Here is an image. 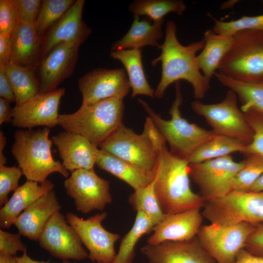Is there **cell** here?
<instances>
[{
  "instance_id": "cell-40",
  "label": "cell",
  "mask_w": 263,
  "mask_h": 263,
  "mask_svg": "<svg viewBox=\"0 0 263 263\" xmlns=\"http://www.w3.org/2000/svg\"><path fill=\"white\" fill-rule=\"evenodd\" d=\"M17 23L14 0H0V33L12 36Z\"/></svg>"
},
{
  "instance_id": "cell-52",
  "label": "cell",
  "mask_w": 263,
  "mask_h": 263,
  "mask_svg": "<svg viewBox=\"0 0 263 263\" xmlns=\"http://www.w3.org/2000/svg\"><path fill=\"white\" fill-rule=\"evenodd\" d=\"M261 82H263V81H261Z\"/></svg>"
},
{
  "instance_id": "cell-12",
  "label": "cell",
  "mask_w": 263,
  "mask_h": 263,
  "mask_svg": "<svg viewBox=\"0 0 263 263\" xmlns=\"http://www.w3.org/2000/svg\"><path fill=\"white\" fill-rule=\"evenodd\" d=\"M107 213L102 212L87 219L72 212L66 215L68 223L78 234L82 244L89 251V258L96 263H113L116 254L114 244L120 238L117 233L110 232L102 225Z\"/></svg>"
},
{
  "instance_id": "cell-48",
  "label": "cell",
  "mask_w": 263,
  "mask_h": 263,
  "mask_svg": "<svg viewBox=\"0 0 263 263\" xmlns=\"http://www.w3.org/2000/svg\"><path fill=\"white\" fill-rule=\"evenodd\" d=\"M17 263H55L44 261H38L32 259L27 254V250H25L22 255L17 257ZM62 263H77V262L70 263L67 260L64 261Z\"/></svg>"
},
{
  "instance_id": "cell-26",
  "label": "cell",
  "mask_w": 263,
  "mask_h": 263,
  "mask_svg": "<svg viewBox=\"0 0 263 263\" xmlns=\"http://www.w3.org/2000/svg\"><path fill=\"white\" fill-rule=\"evenodd\" d=\"M40 43L34 24L18 22L12 36L10 62L33 68L40 56Z\"/></svg>"
},
{
  "instance_id": "cell-9",
  "label": "cell",
  "mask_w": 263,
  "mask_h": 263,
  "mask_svg": "<svg viewBox=\"0 0 263 263\" xmlns=\"http://www.w3.org/2000/svg\"><path fill=\"white\" fill-rule=\"evenodd\" d=\"M194 113L203 116L217 134L238 140L246 146L253 137V132L244 113L237 105V96L229 90L224 99L215 104H205L199 100L191 103Z\"/></svg>"
},
{
  "instance_id": "cell-27",
  "label": "cell",
  "mask_w": 263,
  "mask_h": 263,
  "mask_svg": "<svg viewBox=\"0 0 263 263\" xmlns=\"http://www.w3.org/2000/svg\"><path fill=\"white\" fill-rule=\"evenodd\" d=\"M110 56L120 61L124 66L131 88L132 97L144 95L154 98V90L146 78L142 61V49L111 51Z\"/></svg>"
},
{
  "instance_id": "cell-7",
  "label": "cell",
  "mask_w": 263,
  "mask_h": 263,
  "mask_svg": "<svg viewBox=\"0 0 263 263\" xmlns=\"http://www.w3.org/2000/svg\"><path fill=\"white\" fill-rule=\"evenodd\" d=\"M217 70L240 81H263V31L244 30L234 34L232 45Z\"/></svg>"
},
{
  "instance_id": "cell-24",
  "label": "cell",
  "mask_w": 263,
  "mask_h": 263,
  "mask_svg": "<svg viewBox=\"0 0 263 263\" xmlns=\"http://www.w3.org/2000/svg\"><path fill=\"white\" fill-rule=\"evenodd\" d=\"M95 164L99 169L125 182L134 190L150 184L156 172L147 170L100 149Z\"/></svg>"
},
{
  "instance_id": "cell-8",
  "label": "cell",
  "mask_w": 263,
  "mask_h": 263,
  "mask_svg": "<svg viewBox=\"0 0 263 263\" xmlns=\"http://www.w3.org/2000/svg\"><path fill=\"white\" fill-rule=\"evenodd\" d=\"M202 214L211 223L231 225L263 223V191L232 190L226 195L206 202Z\"/></svg>"
},
{
  "instance_id": "cell-49",
  "label": "cell",
  "mask_w": 263,
  "mask_h": 263,
  "mask_svg": "<svg viewBox=\"0 0 263 263\" xmlns=\"http://www.w3.org/2000/svg\"><path fill=\"white\" fill-rule=\"evenodd\" d=\"M6 144V138L2 131H0V166L4 165L6 163V158L3 155V149Z\"/></svg>"
},
{
  "instance_id": "cell-42",
  "label": "cell",
  "mask_w": 263,
  "mask_h": 263,
  "mask_svg": "<svg viewBox=\"0 0 263 263\" xmlns=\"http://www.w3.org/2000/svg\"><path fill=\"white\" fill-rule=\"evenodd\" d=\"M19 233H11L0 230V253L17 256L19 251L24 252L26 247L21 241Z\"/></svg>"
},
{
  "instance_id": "cell-34",
  "label": "cell",
  "mask_w": 263,
  "mask_h": 263,
  "mask_svg": "<svg viewBox=\"0 0 263 263\" xmlns=\"http://www.w3.org/2000/svg\"><path fill=\"white\" fill-rule=\"evenodd\" d=\"M74 0H43L34 24L38 37L41 40L72 6Z\"/></svg>"
},
{
  "instance_id": "cell-35",
  "label": "cell",
  "mask_w": 263,
  "mask_h": 263,
  "mask_svg": "<svg viewBox=\"0 0 263 263\" xmlns=\"http://www.w3.org/2000/svg\"><path fill=\"white\" fill-rule=\"evenodd\" d=\"M133 209L146 215L156 225L164 218L154 190V179L148 186L135 190L129 197Z\"/></svg>"
},
{
  "instance_id": "cell-23",
  "label": "cell",
  "mask_w": 263,
  "mask_h": 263,
  "mask_svg": "<svg viewBox=\"0 0 263 263\" xmlns=\"http://www.w3.org/2000/svg\"><path fill=\"white\" fill-rule=\"evenodd\" d=\"M53 183L47 179L42 183L27 180L19 186L0 209V226L11 227L18 217L41 196L54 189Z\"/></svg>"
},
{
  "instance_id": "cell-22",
  "label": "cell",
  "mask_w": 263,
  "mask_h": 263,
  "mask_svg": "<svg viewBox=\"0 0 263 263\" xmlns=\"http://www.w3.org/2000/svg\"><path fill=\"white\" fill-rule=\"evenodd\" d=\"M60 209L61 206L53 189L26 208L18 217L14 225L21 235L38 241L48 220Z\"/></svg>"
},
{
  "instance_id": "cell-28",
  "label": "cell",
  "mask_w": 263,
  "mask_h": 263,
  "mask_svg": "<svg viewBox=\"0 0 263 263\" xmlns=\"http://www.w3.org/2000/svg\"><path fill=\"white\" fill-rule=\"evenodd\" d=\"M205 46L197 56L200 70L209 81L233 42V36L217 34L212 29L206 30L203 38Z\"/></svg>"
},
{
  "instance_id": "cell-37",
  "label": "cell",
  "mask_w": 263,
  "mask_h": 263,
  "mask_svg": "<svg viewBox=\"0 0 263 263\" xmlns=\"http://www.w3.org/2000/svg\"><path fill=\"white\" fill-rule=\"evenodd\" d=\"M210 16L214 23L212 30L217 34L233 36L237 32L244 30L263 31V14L255 16H244L236 20L228 21L217 19L211 15Z\"/></svg>"
},
{
  "instance_id": "cell-39",
  "label": "cell",
  "mask_w": 263,
  "mask_h": 263,
  "mask_svg": "<svg viewBox=\"0 0 263 263\" xmlns=\"http://www.w3.org/2000/svg\"><path fill=\"white\" fill-rule=\"evenodd\" d=\"M23 175L19 166H0V206L2 207L8 201V195L19 187V181Z\"/></svg>"
},
{
  "instance_id": "cell-25",
  "label": "cell",
  "mask_w": 263,
  "mask_h": 263,
  "mask_svg": "<svg viewBox=\"0 0 263 263\" xmlns=\"http://www.w3.org/2000/svg\"><path fill=\"white\" fill-rule=\"evenodd\" d=\"M131 26L126 34L111 46V51L123 49H141L150 46L160 49L158 40L164 36L162 25L164 20L153 21L148 19L140 20L139 16L133 15Z\"/></svg>"
},
{
  "instance_id": "cell-2",
  "label": "cell",
  "mask_w": 263,
  "mask_h": 263,
  "mask_svg": "<svg viewBox=\"0 0 263 263\" xmlns=\"http://www.w3.org/2000/svg\"><path fill=\"white\" fill-rule=\"evenodd\" d=\"M158 130L156 143L159 156L154 178V190L165 215L203 207L205 201L192 190L188 160L172 154Z\"/></svg>"
},
{
  "instance_id": "cell-4",
  "label": "cell",
  "mask_w": 263,
  "mask_h": 263,
  "mask_svg": "<svg viewBox=\"0 0 263 263\" xmlns=\"http://www.w3.org/2000/svg\"><path fill=\"white\" fill-rule=\"evenodd\" d=\"M175 97L169 112L171 116L169 120L162 118L145 101L138 99V102L168 143L169 151L175 156L188 160L216 133L212 130H207L194 123H190L182 116L180 108L183 104V97L180 81L175 82Z\"/></svg>"
},
{
  "instance_id": "cell-45",
  "label": "cell",
  "mask_w": 263,
  "mask_h": 263,
  "mask_svg": "<svg viewBox=\"0 0 263 263\" xmlns=\"http://www.w3.org/2000/svg\"><path fill=\"white\" fill-rule=\"evenodd\" d=\"M11 44L12 36L0 33V65L10 62Z\"/></svg>"
},
{
  "instance_id": "cell-19",
  "label": "cell",
  "mask_w": 263,
  "mask_h": 263,
  "mask_svg": "<svg viewBox=\"0 0 263 263\" xmlns=\"http://www.w3.org/2000/svg\"><path fill=\"white\" fill-rule=\"evenodd\" d=\"M84 0H76L61 19L41 40L40 56L43 58L57 45L74 42L81 45L92 33L82 20Z\"/></svg>"
},
{
  "instance_id": "cell-32",
  "label": "cell",
  "mask_w": 263,
  "mask_h": 263,
  "mask_svg": "<svg viewBox=\"0 0 263 263\" xmlns=\"http://www.w3.org/2000/svg\"><path fill=\"white\" fill-rule=\"evenodd\" d=\"M186 9L182 0H135L129 6L133 15L145 16L153 21L164 20L165 16L170 12L182 15Z\"/></svg>"
},
{
  "instance_id": "cell-41",
  "label": "cell",
  "mask_w": 263,
  "mask_h": 263,
  "mask_svg": "<svg viewBox=\"0 0 263 263\" xmlns=\"http://www.w3.org/2000/svg\"><path fill=\"white\" fill-rule=\"evenodd\" d=\"M16 6L18 22L34 24L42 0H14Z\"/></svg>"
},
{
  "instance_id": "cell-29",
  "label": "cell",
  "mask_w": 263,
  "mask_h": 263,
  "mask_svg": "<svg viewBox=\"0 0 263 263\" xmlns=\"http://www.w3.org/2000/svg\"><path fill=\"white\" fill-rule=\"evenodd\" d=\"M4 69L12 87L16 105H19L39 93V83L33 68L13 62L4 65Z\"/></svg>"
},
{
  "instance_id": "cell-17",
  "label": "cell",
  "mask_w": 263,
  "mask_h": 263,
  "mask_svg": "<svg viewBox=\"0 0 263 263\" xmlns=\"http://www.w3.org/2000/svg\"><path fill=\"white\" fill-rule=\"evenodd\" d=\"M80 46L74 42L61 43L42 58L39 71V93L56 90L60 82L71 76L78 58Z\"/></svg>"
},
{
  "instance_id": "cell-18",
  "label": "cell",
  "mask_w": 263,
  "mask_h": 263,
  "mask_svg": "<svg viewBox=\"0 0 263 263\" xmlns=\"http://www.w3.org/2000/svg\"><path fill=\"white\" fill-rule=\"evenodd\" d=\"M141 251L149 263H217L203 247L197 236L183 241L147 244Z\"/></svg>"
},
{
  "instance_id": "cell-5",
  "label": "cell",
  "mask_w": 263,
  "mask_h": 263,
  "mask_svg": "<svg viewBox=\"0 0 263 263\" xmlns=\"http://www.w3.org/2000/svg\"><path fill=\"white\" fill-rule=\"evenodd\" d=\"M123 99L111 98L81 105L70 114H59L58 125L65 131L80 134L97 147L122 123Z\"/></svg>"
},
{
  "instance_id": "cell-44",
  "label": "cell",
  "mask_w": 263,
  "mask_h": 263,
  "mask_svg": "<svg viewBox=\"0 0 263 263\" xmlns=\"http://www.w3.org/2000/svg\"><path fill=\"white\" fill-rule=\"evenodd\" d=\"M0 96L11 102H16L15 95L4 69L0 65Z\"/></svg>"
},
{
  "instance_id": "cell-31",
  "label": "cell",
  "mask_w": 263,
  "mask_h": 263,
  "mask_svg": "<svg viewBox=\"0 0 263 263\" xmlns=\"http://www.w3.org/2000/svg\"><path fill=\"white\" fill-rule=\"evenodd\" d=\"M246 145L230 137L216 134L202 145L188 160L189 164L205 161L230 155L234 152L243 153Z\"/></svg>"
},
{
  "instance_id": "cell-43",
  "label": "cell",
  "mask_w": 263,
  "mask_h": 263,
  "mask_svg": "<svg viewBox=\"0 0 263 263\" xmlns=\"http://www.w3.org/2000/svg\"><path fill=\"white\" fill-rule=\"evenodd\" d=\"M244 248L253 255L263 257V223L256 225Z\"/></svg>"
},
{
  "instance_id": "cell-46",
  "label": "cell",
  "mask_w": 263,
  "mask_h": 263,
  "mask_svg": "<svg viewBox=\"0 0 263 263\" xmlns=\"http://www.w3.org/2000/svg\"><path fill=\"white\" fill-rule=\"evenodd\" d=\"M11 103L5 99L0 98V125L12 121L13 109L10 106Z\"/></svg>"
},
{
  "instance_id": "cell-51",
  "label": "cell",
  "mask_w": 263,
  "mask_h": 263,
  "mask_svg": "<svg viewBox=\"0 0 263 263\" xmlns=\"http://www.w3.org/2000/svg\"><path fill=\"white\" fill-rule=\"evenodd\" d=\"M17 257L0 253V263H17Z\"/></svg>"
},
{
  "instance_id": "cell-10",
  "label": "cell",
  "mask_w": 263,
  "mask_h": 263,
  "mask_svg": "<svg viewBox=\"0 0 263 263\" xmlns=\"http://www.w3.org/2000/svg\"><path fill=\"white\" fill-rule=\"evenodd\" d=\"M256 225L247 222L231 225L210 223L201 225L196 236L217 263H233Z\"/></svg>"
},
{
  "instance_id": "cell-33",
  "label": "cell",
  "mask_w": 263,
  "mask_h": 263,
  "mask_svg": "<svg viewBox=\"0 0 263 263\" xmlns=\"http://www.w3.org/2000/svg\"><path fill=\"white\" fill-rule=\"evenodd\" d=\"M155 226L143 212L138 211L134 224L122 239L113 263H132L135 257V246L144 234L152 231Z\"/></svg>"
},
{
  "instance_id": "cell-47",
  "label": "cell",
  "mask_w": 263,
  "mask_h": 263,
  "mask_svg": "<svg viewBox=\"0 0 263 263\" xmlns=\"http://www.w3.org/2000/svg\"><path fill=\"white\" fill-rule=\"evenodd\" d=\"M233 263H263V257L253 255L243 248L238 253Z\"/></svg>"
},
{
  "instance_id": "cell-50",
  "label": "cell",
  "mask_w": 263,
  "mask_h": 263,
  "mask_svg": "<svg viewBox=\"0 0 263 263\" xmlns=\"http://www.w3.org/2000/svg\"><path fill=\"white\" fill-rule=\"evenodd\" d=\"M249 191L255 192L263 191V174L253 185Z\"/></svg>"
},
{
  "instance_id": "cell-6",
  "label": "cell",
  "mask_w": 263,
  "mask_h": 263,
  "mask_svg": "<svg viewBox=\"0 0 263 263\" xmlns=\"http://www.w3.org/2000/svg\"><path fill=\"white\" fill-rule=\"evenodd\" d=\"M157 132L153 121L148 116L141 134L136 133L122 123L99 147L147 170L156 172L159 156L156 143Z\"/></svg>"
},
{
  "instance_id": "cell-36",
  "label": "cell",
  "mask_w": 263,
  "mask_h": 263,
  "mask_svg": "<svg viewBox=\"0 0 263 263\" xmlns=\"http://www.w3.org/2000/svg\"><path fill=\"white\" fill-rule=\"evenodd\" d=\"M243 168L233 178L232 190L248 191L253 185L263 174V158L246 157Z\"/></svg>"
},
{
  "instance_id": "cell-38",
  "label": "cell",
  "mask_w": 263,
  "mask_h": 263,
  "mask_svg": "<svg viewBox=\"0 0 263 263\" xmlns=\"http://www.w3.org/2000/svg\"><path fill=\"white\" fill-rule=\"evenodd\" d=\"M245 118L253 132L251 142L246 146L243 153L246 157L263 158V113L254 109L244 113Z\"/></svg>"
},
{
  "instance_id": "cell-14",
  "label": "cell",
  "mask_w": 263,
  "mask_h": 263,
  "mask_svg": "<svg viewBox=\"0 0 263 263\" xmlns=\"http://www.w3.org/2000/svg\"><path fill=\"white\" fill-rule=\"evenodd\" d=\"M38 242L52 256L64 261H82L89 257L76 231L60 211L48 220Z\"/></svg>"
},
{
  "instance_id": "cell-15",
  "label": "cell",
  "mask_w": 263,
  "mask_h": 263,
  "mask_svg": "<svg viewBox=\"0 0 263 263\" xmlns=\"http://www.w3.org/2000/svg\"><path fill=\"white\" fill-rule=\"evenodd\" d=\"M78 87L82 105L111 98L124 99L131 88L126 71L122 68L94 69L79 79Z\"/></svg>"
},
{
  "instance_id": "cell-1",
  "label": "cell",
  "mask_w": 263,
  "mask_h": 263,
  "mask_svg": "<svg viewBox=\"0 0 263 263\" xmlns=\"http://www.w3.org/2000/svg\"><path fill=\"white\" fill-rule=\"evenodd\" d=\"M176 30L175 23L168 20L164 41L160 48L161 54L151 62L153 66L160 62L162 66L161 79L155 90L154 96L162 98L169 85L184 80L191 85L196 100L202 99L210 88V81L200 70L196 56L197 53L203 49L205 41L202 39L184 46L177 38Z\"/></svg>"
},
{
  "instance_id": "cell-16",
  "label": "cell",
  "mask_w": 263,
  "mask_h": 263,
  "mask_svg": "<svg viewBox=\"0 0 263 263\" xmlns=\"http://www.w3.org/2000/svg\"><path fill=\"white\" fill-rule=\"evenodd\" d=\"M65 89L56 90L38 94L24 103L13 108V126L21 128L32 129L36 126L48 128L58 125V107Z\"/></svg>"
},
{
  "instance_id": "cell-30",
  "label": "cell",
  "mask_w": 263,
  "mask_h": 263,
  "mask_svg": "<svg viewBox=\"0 0 263 263\" xmlns=\"http://www.w3.org/2000/svg\"><path fill=\"white\" fill-rule=\"evenodd\" d=\"M214 75L221 84L236 94L242 103L241 110L243 113L254 109L263 113V82L240 81L218 72Z\"/></svg>"
},
{
  "instance_id": "cell-11",
  "label": "cell",
  "mask_w": 263,
  "mask_h": 263,
  "mask_svg": "<svg viewBox=\"0 0 263 263\" xmlns=\"http://www.w3.org/2000/svg\"><path fill=\"white\" fill-rule=\"evenodd\" d=\"M244 160L236 162L230 155L198 163L189 164V175L206 202L224 197L232 190L233 178Z\"/></svg>"
},
{
  "instance_id": "cell-20",
  "label": "cell",
  "mask_w": 263,
  "mask_h": 263,
  "mask_svg": "<svg viewBox=\"0 0 263 263\" xmlns=\"http://www.w3.org/2000/svg\"><path fill=\"white\" fill-rule=\"evenodd\" d=\"M51 139L67 170L71 172L79 169H94L99 149L86 138L64 131Z\"/></svg>"
},
{
  "instance_id": "cell-21",
  "label": "cell",
  "mask_w": 263,
  "mask_h": 263,
  "mask_svg": "<svg viewBox=\"0 0 263 263\" xmlns=\"http://www.w3.org/2000/svg\"><path fill=\"white\" fill-rule=\"evenodd\" d=\"M200 208L165 215L153 228L147 244H157L166 241H183L197 236L203 221Z\"/></svg>"
},
{
  "instance_id": "cell-13",
  "label": "cell",
  "mask_w": 263,
  "mask_h": 263,
  "mask_svg": "<svg viewBox=\"0 0 263 263\" xmlns=\"http://www.w3.org/2000/svg\"><path fill=\"white\" fill-rule=\"evenodd\" d=\"M64 187L67 195L74 200L77 210L83 214L103 211L112 201L109 181L98 176L94 169L71 172Z\"/></svg>"
},
{
  "instance_id": "cell-3",
  "label": "cell",
  "mask_w": 263,
  "mask_h": 263,
  "mask_svg": "<svg viewBox=\"0 0 263 263\" xmlns=\"http://www.w3.org/2000/svg\"><path fill=\"white\" fill-rule=\"evenodd\" d=\"M50 131V128L45 127L18 130L14 133L11 152L27 180L42 183L54 172L69 177L68 170L52 156Z\"/></svg>"
}]
</instances>
